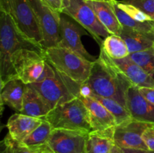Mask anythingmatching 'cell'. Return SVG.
Here are the masks:
<instances>
[{"instance_id": "obj_1", "label": "cell", "mask_w": 154, "mask_h": 153, "mask_svg": "<svg viewBox=\"0 0 154 153\" xmlns=\"http://www.w3.org/2000/svg\"><path fill=\"white\" fill-rule=\"evenodd\" d=\"M92 94L117 100L126 106V94L132 84L116 68L109 56L100 47L97 60L93 62L87 82Z\"/></svg>"}, {"instance_id": "obj_2", "label": "cell", "mask_w": 154, "mask_h": 153, "mask_svg": "<svg viewBox=\"0 0 154 153\" xmlns=\"http://www.w3.org/2000/svg\"><path fill=\"white\" fill-rule=\"evenodd\" d=\"M0 81L2 84L17 78L11 66V57L23 49L45 51L43 46L33 41L17 28L7 12L0 11Z\"/></svg>"}, {"instance_id": "obj_3", "label": "cell", "mask_w": 154, "mask_h": 153, "mask_svg": "<svg viewBox=\"0 0 154 153\" xmlns=\"http://www.w3.org/2000/svg\"><path fill=\"white\" fill-rule=\"evenodd\" d=\"M44 119L53 129L93 131L90 114L81 98H77L53 108Z\"/></svg>"}, {"instance_id": "obj_4", "label": "cell", "mask_w": 154, "mask_h": 153, "mask_svg": "<svg viewBox=\"0 0 154 153\" xmlns=\"http://www.w3.org/2000/svg\"><path fill=\"white\" fill-rule=\"evenodd\" d=\"M54 69L55 73L51 77L29 84L44 98L52 109L81 97L82 86V84L73 80L55 68Z\"/></svg>"}, {"instance_id": "obj_5", "label": "cell", "mask_w": 154, "mask_h": 153, "mask_svg": "<svg viewBox=\"0 0 154 153\" xmlns=\"http://www.w3.org/2000/svg\"><path fill=\"white\" fill-rule=\"evenodd\" d=\"M45 56L57 70L81 84L88 80L94 62L69 48L60 46L45 50Z\"/></svg>"}, {"instance_id": "obj_6", "label": "cell", "mask_w": 154, "mask_h": 153, "mask_svg": "<svg viewBox=\"0 0 154 153\" xmlns=\"http://www.w3.org/2000/svg\"><path fill=\"white\" fill-rule=\"evenodd\" d=\"M0 11L8 13L21 32L42 45L43 36L29 0H0Z\"/></svg>"}, {"instance_id": "obj_7", "label": "cell", "mask_w": 154, "mask_h": 153, "mask_svg": "<svg viewBox=\"0 0 154 153\" xmlns=\"http://www.w3.org/2000/svg\"><path fill=\"white\" fill-rule=\"evenodd\" d=\"M46 62L45 50L23 49L11 57V66L15 76L26 85L39 80L45 70Z\"/></svg>"}, {"instance_id": "obj_8", "label": "cell", "mask_w": 154, "mask_h": 153, "mask_svg": "<svg viewBox=\"0 0 154 153\" xmlns=\"http://www.w3.org/2000/svg\"><path fill=\"white\" fill-rule=\"evenodd\" d=\"M62 13L75 20L102 46L103 40L111 34L99 21L86 0H69Z\"/></svg>"}, {"instance_id": "obj_9", "label": "cell", "mask_w": 154, "mask_h": 153, "mask_svg": "<svg viewBox=\"0 0 154 153\" xmlns=\"http://www.w3.org/2000/svg\"><path fill=\"white\" fill-rule=\"evenodd\" d=\"M33 9L42 31V46L46 50L58 46L61 38L60 34V14L43 0H29Z\"/></svg>"}, {"instance_id": "obj_10", "label": "cell", "mask_w": 154, "mask_h": 153, "mask_svg": "<svg viewBox=\"0 0 154 153\" xmlns=\"http://www.w3.org/2000/svg\"><path fill=\"white\" fill-rule=\"evenodd\" d=\"M86 34L87 30L75 20L65 14H60V34L61 40L58 46L69 48L85 59L95 62L98 58L89 53L81 41V36Z\"/></svg>"}, {"instance_id": "obj_11", "label": "cell", "mask_w": 154, "mask_h": 153, "mask_svg": "<svg viewBox=\"0 0 154 153\" xmlns=\"http://www.w3.org/2000/svg\"><path fill=\"white\" fill-rule=\"evenodd\" d=\"M89 132L53 129L48 146L55 153H86Z\"/></svg>"}, {"instance_id": "obj_12", "label": "cell", "mask_w": 154, "mask_h": 153, "mask_svg": "<svg viewBox=\"0 0 154 153\" xmlns=\"http://www.w3.org/2000/svg\"><path fill=\"white\" fill-rule=\"evenodd\" d=\"M153 124L143 122L131 118L114 127V143L122 148L149 150L143 140L144 130Z\"/></svg>"}, {"instance_id": "obj_13", "label": "cell", "mask_w": 154, "mask_h": 153, "mask_svg": "<svg viewBox=\"0 0 154 153\" xmlns=\"http://www.w3.org/2000/svg\"><path fill=\"white\" fill-rule=\"evenodd\" d=\"M126 107L133 119L154 124V104L143 97L138 87L132 85L129 88Z\"/></svg>"}, {"instance_id": "obj_14", "label": "cell", "mask_w": 154, "mask_h": 153, "mask_svg": "<svg viewBox=\"0 0 154 153\" xmlns=\"http://www.w3.org/2000/svg\"><path fill=\"white\" fill-rule=\"evenodd\" d=\"M110 58V57H109ZM116 68L132 84L138 87L154 88V78L146 73L129 56L120 59L110 58Z\"/></svg>"}, {"instance_id": "obj_15", "label": "cell", "mask_w": 154, "mask_h": 153, "mask_svg": "<svg viewBox=\"0 0 154 153\" xmlns=\"http://www.w3.org/2000/svg\"><path fill=\"white\" fill-rule=\"evenodd\" d=\"M80 98L89 111L93 130H105L117 125L114 117L102 104L92 97Z\"/></svg>"}, {"instance_id": "obj_16", "label": "cell", "mask_w": 154, "mask_h": 153, "mask_svg": "<svg viewBox=\"0 0 154 153\" xmlns=\"http://www.w3.org/2000/svg\"><path fill=\"white\" fill-rule=\"evenodd\" d=\"M114 0H86L94 10L98 19L111 34L120 35L123 26L114 12Z\"/></svg>"}, {"instance_id": "obj_17", "label": "cell", "mask_w": 154, "mask_h": 153, "mask_svg": "<svg viewBox=\"0 0 154 153\" xmlns=\"http://www.w3.org/2000/svg\"><path fill=\"white\" fill-rule=\"evenodd\" d=\"M43 118H35L17 112L9 118L7 123L8 134L14 140L23 142L43 122Z\"/></svg>"}, {"instance_id": "obj_18", "label": "cell", "mask_w": 154, "mask_h": 153, "mask_svg": "<svg viewBox=\"0 0 154 153\" xmlns=\"http://www.w3.org/2000/svg\"><path fill=\"white\" fill-rule=\"evenodd\" d=\"M26 86V84L18 78H14L2 84L0 94L2 106L7 105L16 112H20Z\"/></svg>"}, {"instance_id": "obj_19", "label": "cell", "mask_w": 154, "mask_h": 153, "mask_svg": "<svg viewBox=\"0 0 154 153\" xmlns=\"http://www.w3.org/2000/svg\"><path fill=\"white\" fill-rule=\"evenodd\" d=\"M51 110L44 98L32 86L26 85L20 113L44 119Z\"/></svg>"}, {"instance_id": "obj_20", "label": "cell", "mask_w": 154, "mask_h": 153, "mask_svg": "<svg viewBox=\"0 0 154 153\" xmlns=\"http://www.w3.org/2000/svg\"><path fill=\"white\" fill-rule=\"evenodd\" d=\"M120 36L126 43L130 53L146 50L154 46V34L123 27Z\"/></svg>"}, {"instance_id": "obj_21", "label": "cell", "mask_w": 154, "mask_h": 153, "mask_svg": "<svg viewBox=\"0 0 154 153\" xmlns=\"http://www.w3.org/2000/svg\"><path fill=\"white\" fill-rule=\"evenodd\" d=\"M114 127L89 133L87 151L92 153H108L114 144Z\"/></svg>"}, {"instance_id": "obj_22", "label": "cell", "mask_w": 154, "mask_h": 153, "mask_svg": "<svg viewBox=\"0 0 154 153\" xmlns=\"http://www.w3.org/2000/svg\"><path fill=\"white\" fill-rule=\"evenodd\" d=\"M52 130L53 128L51 127V124L48 121L44 119L42 124L36 128L21 142H23L26 146L28 147L32 152H35L41 148L48 146V141Z\"/></svg>"}, {"instance_id": "obj_23", "label": "cell", "mask_w": 154, "mask_h": 153, "mask_svg": "<svg viewBox=\"0 0 154 153\" xmlns=\"http://www.w3.org/2000/svg\"><path fill=\"white\" fill-rule=\"evenodd\" d=\"M102 48L105 53L113 59H120V58L128 57L130 54L127 44L121 36L111 34L103 40Z\"/></svg>"}, {"instance_id": "obj_24", "label": "cell", "mask_w": 154, "mask_h": 153, "mask_svg": "<svg viewBox=\"0 0 154 153\" xmlns=\"http://www.w3.org/2000/svg\"><path fill=\"white\" fill-rule=\"evenodd\" d=\"M113 6H114L116 16L122 26L132 28V29L141 32L154 34V21L139 22V21L135 20L118 7L117 0L114 1Z\"/></svg>"}, {"instance_id": "obj_25", "label": "cell", "mask_w": 154, "mask_h": 153, "mask_svg": "<svg viewBox=\"0 0 154 153\" xmlns=\"http://www.w3.org/2000/svg\"><path fill=\"white\" fill-rule=\"evenodd\" d=\"M90 97L93 98L97 101L102 104L112 114L113 116L115 118L117 124H121L124 122H126L132 118L127 108L120 104L117 100H114L112 98H108L100 97V96L96 95V94H92Z\"/></svg>"}, {"instance_id": "obj_26", "label": "cell", "mask_w": 154, "mask_h": 153, "mask_svg": "<svg viewBox=\"0 0 154 153\" xmlns=\"http://www.w3.org/2000/svg\"><path fill=\"white\" fill-rule=\"evenodd\" d=\"M129 57L154 78V46L146 50L130 53Z\"/></svg>"}, {"instance_id": "obj_27", "label": "cell", "mask_w": 154, "mask_h": 153, "mask_svg": "<svg viewBox=\"0 0 154 153\" xmlns=\"http://www.w3.org/2000/svg\"><path fill=\"white\" fill-rule=\"evenodd\" d=\"M2 153H34L23 142L14 140L8 134L2 142Z\"/></svg>"}, {"instance_id": "obj_28", "label": "cell", "mask_w": 154, "mask_h": 153, "mask_svg": "<svg viewBox=\"0 0 154 153\" xmlns=\"http://www.w3.org/2000/svg\"><path fill=\"white\" fill-rule=\"evenodd\" d=\"M117 5L121 10L127 14L131 18L139 22H147V21H153V20L149 15L144 13L139 8L132 4L123 3L120 1H117Z\"/></svg>"}, {"instance_id": "obj_29", "label": "cell", "mask_w": 154, "mask_h": 153, "mask_svg": "<svg viewBox=\"0 0 154 153\" xmlns=\"http://www.w3.org/2000/svg\"><path fill=\"white\" fill-rule=\"evenodd\" d=\"M120 2L135 6L149 15L154 21V0H122Z\"/></svg>"}, {"instance_id": "obj_30", "label": "cell", "mask_w": 154, "mask_h": 153, "mask_svg": "<svg viewBox=\"0 0 154 153\" xmlns=\"http://www.w3.org/2000/svg\"><path fill=\"white\" fill-rule=\"evenodd\" d=\"M142 138L148 149L154 152V124H151L144 130Z\"/></svg>"}, {"instance_id": "obj_31", "label": "cell", "mask_w": 154, "mask_h": 153, "mask_svg": "<svg viewBox=\"0 0 154 153\" xmlns=\"http://www.w3.org/2000/svg\"><path fill=\"white\" fill-rule=\"evenodd\" d=\"M43 1L49 4L55 10L62 13L63 9L68 4L69 0H43Z\"/></svg>"}, {"instance_id": "obj_32", "label": "cell", "mask_w": 154, "mask_h": 153, "mask_svg": "<svg viewBox=\"0 0 154 153\" xmlns=\"http://www.w3.org/2000/svg\"><path fill=\"white\" fill-rule=\"evenodd\" d=\"M140 93L142 94L143 97L154 104V88L151 87H140L138 88Z\"/></svg>"}, {"instance_id": "obj_33", "label": "cell", "mask_w": 154, "mask_h": 153, "mask_svg": "<svg viewBox=\"0 0 154 153\" xmlns=\"http://www.w3.org/2000/svg\"><path fill=\"white\" fill-rule=\"evenodd\" d=\"M124 153H154V152L146 149H135V148H123Z\"/></svg>"}, {"instance_id": "obj_34", "label": "cell", "mask_w": 154, "mask_h": 153, "mask_svg": "<svg viewBox=\"0 0 154 153\" xmlns=\"http://www.w3.org/2000/svg\"><path fill=\"white\" fill-rule=\"evenodd\" d=\"M108 153H124V152H123V149L121 147L118 146L114 143Z\"/></svg>"}, {"instance_id": "obj_35", "label": "cell", "mask_w": 154, "mask_h": 153, "mask_svg": "<svg viewBox=\"0 0 154 153\" xmlns=\"http://www.w3.org/2000/svg\"><path fill=\"white\" fill-rule=\"evenodd\" d=\"M33 152L34 153H55L51 148H50L49 146H48L45 147V148H41V149L37 150V151L35 152Z\"/></svg>"}, {"instance_id": "obj_36", "label": "cell", "mask_w": 154, "mask_h": 153, "mask_svg": "<svg viewBox=\"0 0 154 153\" xmlns=\"http://www.w3.org/2000/svg\"><path fill=\"white\" fill-rule=\"evenodd\" d=\"M86 153H92V152H88V151H87V152H86Z\"/></svg>"}]
</instances>
